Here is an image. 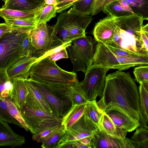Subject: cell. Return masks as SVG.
I'll use <instances>...</instances> for the list:
<instances>
[{"label":"cell","mask_w":148,"mask_h":148,"mask_svg":"<svg viewBox=\"0 0 148 148\" xmlns=\"http://www.w3.org/2000/svg\"><path fill=\"white\" fill-rule=\"evenodd\" d=\"M23 119L31 128V133L37 134L42 130L61 124L62 119L40 109L24 105L19 110Z\"/></svg>","instance_id":"obj_7"},{"label":"cell","mask_w":148,"mask_h":148,"mask_svg":"<svg viewBox=\"0 0 148 148\" xmlns=\"http://www.w3.org/2000/svg\"><path fill=\"white\" fill-rule=\"evenodd\" d=\"M66 94L71 100L73 106L86 103L88 101L82 91L80 82L77 79L71 84Z\"/></svg>","instance_id":"obj_24"},{"label":"cell","mask_w":148,"mask_h":148,"mask_svg":"<svg viewBox=\"0 0 148 148\" xmlns=\"http://www.w3.org/2000/svg\"><path fill=\"white\" fill-rule=\"evenodd\" d=\"M47 57L51 60L55 62L62 59L69 58L66 48H64Z\"/></svg>","instance_id":"obj_42"},{"label":"cell","mask_w":148,"mask_h":148,"mask_svg":"<svg viewBox=\"0 0 148 148\" xmlns=\"http://www.w3.org/2000/svg\"><path fill=\"white\" fill-rule=\"evenodd\" d=\"M44 2L46 5H53L56 6L57 5L56 0H44Z\"/></svg>","instance_id":"obj_49"},{"label":"cell","mask_w":148,"mask_h":148,"mask_svg":"<svg viewBox=\"0 0 148 148\" xmlns=\"http://www.w3.org/2000/svg\"><path fill=\"white\" fill-rule=\"evenodd\" d=\"M37 58L32 56L20 57L6 69L9 79L21 77L26 79L29 78V73L32 64Z\"/></svg>","instance_id":"obj_16"},{"label":"cell","mask_w":148,"mask_h":148,"mask_svg":"<svg viewBox=\"0 0 148 148\" xmlns=\"http://www.w3.org/2000/svg\"><path fill=\"white\" fill-rule=\"evenodd\" d=\"M71 42L64 43L57 47L46 52L42 55L38 57L34 63L40 60L43 58L47 57L53 54L58 52L64 48H66L68 46L71 44Z\"/></svg>","instance_id":"obj_40"},{"label":"cell","mask_w":148,"mask_h":148,"mask_svg":"<svg viewBox=\"0 0 148 148\" xmlns=\"http://www.w3.org/2000/svg\"><path fill=\"white\" fill-rule=\"evenodd\" d=\"M29 77L44 85L52 86L68 84L77 79L75 72L62 69L47 57L32 64Z\"/></svg>","instance_id":"obj_3"},{"label":"cell","mask_w":148,"mask_h":148,"mask_svg":"<svg viewBox=\"0 0 148 148\" xmlns=\"http://www.w3.org/2000/svg\"><path fill=\"white\" fill-rule=\"evenodd\" d=\"M70 20L69 26L71 41L85 36V30L93 19L92 16L82 14L70 9Z\"/></svg>","instance_id":"obj_15"},{"label":"cell","mask_w":148,"mask_h":148,"mask_svg":"<svg viewBox=\"0 0 148 148\" xmlns=\"http://www.w3.org/2000/svg\"><path fill=\"white\" fill-rule=\"evenodd\" d=\"M95 0H79L73 4L72 8L79 13L90 15Z\"/></svg>","instance_id":"obj_33"},{"label":"cell","mask_w":148,"mask_h":148,"mask_svg":"<svg viewBox=\"0 0 148 148\" xmlns=\"http://www.w3.org/2000/svg\"><path fill=\"white\" fill-rule=\"evenodd\" d=\"M145 127L148 129V126H147ZM146 148H148V132L147 133V136L146 143Z\"/></svg>","instance_id":"obj_52"},{"label":"cell","mask_w":148,"mask_h":148,"mask_svg":"<svg viewBox=\"0 0 148 148\" xmlns=\"http://www.w3.org/2000/svg\"><path fill=\"white\" fill-rule=\"evenodd\" d=\"M45 5V3L39 7L30 10L22 11L1 8L0 9V16L3 19H25L36 21V17Z\"/></svg>","instance_id":"obj_19"},{"label":"cell","mask_w":148,"mask_h":148,"mask_svg":"<svg viewBox=\"0 0 148 148\" xmlns=\"http://www.w3.org/2000/svg\"><path fill=\"white\" fill-rule=\"evenodd\" d=\"M66 130L62 124L47 137L41 145L42 148H56Z\"/></svg>","instance_id":"obj_28"},{"label":"cell","mask_w":148,"mask_h":148,"mask_svg":"<svg viewBox=\"0 0 148 148\" xmlns=\"http://www.w3.org/2000/svg\"><path fill=\"white\" fill-rule=\"evenodd\" d=\"M143 21L135 14L116 17V27L113 39L107 46L148 56L141 36Z\"/></svg>","instance_id":"obj_2"},{"label":"cell","mask_w":148,"mask_h":148,"mask_svg":"<svg viewBox=\"0 0 148 148\" xmlns=\"http://www.w3.org/2000/svg\"><path fill=\"white\" fill-rule=\"evenodd\" d=\"M108 47L114 53L118 55L122 56L131 57L137 56H140V55H139L133 52H131L123 50L118 49L109 46Z\"/></svg>","instance_id":"obj_43"},{"label":"cell","mask_w":148,"mask_h":148,"mask_svg":"<svg viewBox=\"0 0 148 148\" xmlns=\"http://www.w3.org/2000/svg\"><path fill=\"white\" fill-rule=\"evenodd\" d=\"M12 81L13 88L10 97L19 110L25 103L28 90L24 78L17 77Z\"/></svg>","instance_id":"obj_18"},{"label":"cell","mask_w":148,"mask_h":148,"mask_svg":"<svg viewBox=\"0 0 148 148\" xmlns=\"http://www.w3.org/2000/svg\"><path fill=\"white\" fill-rule=\"evenodd\" d=\"M79 0H65L58 3L56 6L57 12L64 11L73 5L74 3Z\"/></svg>","instance_id":"obj_41"},{"label":"cell","mask_w":148,"mask_h":148,"mask_svg":"<svg viewBox=\"0 0 148 148\" xmlns=\"http://www.w3.org/2000/svg\"><path fill=\"white\" fill-rule=\"evenodd\" d=\"M27 79L41 94L52 110L53 114L57 118L62 119L72 107V101L66 93L56 94L41 83L29 78Z\"/></svg>","instance_id":"obj_8"},{"label":"cell","mask_w":148,"mask_h":148,"mask_svg":"<svg viewBox=\"0 0 148 148\" xmlns=\"http://www.w3.org/2000/svg\"><path fill=\"white\" fill-rule=\"evenodd\" d=\"M5 22L13 29L17 30L29 34L36 26L35 21L28 20L4 19Z\"/></svg>","instance_id":"obj_26"},{"label":"cell","mask_w":148,"mask_h":148,"mask_svg":"<svg viewBox=\"0 0 148 148\" xmlns=\"http://www.w3.org/2000/svg\"><path fill=\"white\" fill-rule=\"evenodd\" d=\"M92 137L91 136L86 137L78 140L83 144L89 146L90 148H91L90 144L92 140Z\"/></svg>","instance_id":"obj_45"},{"label":"cell","mask_w":148,"mask_h":148,"mask_svg":"<svg viewBox=\"0 0 148 148\" xmlns=\"http://www.w3.org/2000/svg\"><path fill=\"white\" fill-rule=\"evenodd\" d=\"M36 1H44V0H35Z\"/></svg>","instance_id":"obj_55"},{"label":"cell","mask_w":148,"mask_h":148,"mask_svg":"<svg viewBox=\"0 0 148 148\" xmlns=\"http://www.w3.org/2000/svg\"><path fill=\"white\" fill-rule=\"evenodd\" d=\"M4 4L2 8L22 11L34 10L43 5L44 0H2Z\"/></svg>","instance_id":"obj_20"},{"label":"cell","mask_w":148,"mask_h":148,"mask_svg":"<svg viewBox=\"0 0 148 148\" xmlns=\"http://www.w3.org/2000/svg\"><path fill=\"white\" fill-rule=\"evenodd\" d=\"M140 83L143 85L144 88L148 92V82H144Z\"/></svg>","instance_id":"obj_51"},{"label":"cell","mask_w":148,"mask_h":148,"mask_svg":"<svg viewBox=\"0 0 148 148\" xmlns=\"http://www.w3.org/2000/svg\"><path fill=\"white\" fill-rule=\"evenodd\" d=\"M141 36L145 46L148 53V39L143 31L142 30L141 31Z\"/></svg>","instance_id":"obj_46"},{"label":"cell","mask_w":148,"mask_h":148,"mask_svg":"<svg viewBox=\"0 0 148 148\" xmlns=\"http://www.w3.org/2000/svg\"><path fill=\"white\" fill-rule=\"evenodd\" d=\"M60 148H76L74 142L66 143L62 145Z\"/></svg>","instance_id":"obj_47"},{"label":"cell","mask_w":148,"mask_h":148,"mask_svg":"<svg viewBox=\"0 0 148 148\" xmlns=\"http://www.w3.org/2000/svg\"><path fill=\"white\" fill-rule=\"evenodd\" d=\"M106 113L115 126V136L116 137L125 138L128 132H132L140 127L138 121L132 119L119 111L111 110Z\"/></svg>","instance_id":"obj_13"},{"label":"cell","mask_w":148,"mask_h":148,"mask_svg":"<svg viewBox=\"0 0 148 148\" xmlns=\"http://www.w3.org/2000/svg\"><path fill=\"white\" fill-rule=\"evenodd\" d=\"M139 90L140 110L145 119L148 123V92L141 83L140 84Z\"/></svg>","instance_id":"obj_34"},{"label":"cell","mask_w":148,"mask_h":148,"mask_svg":"<svg viewBox=\"0 0 148 148\" xmlns=\"http://www.w3.org/2000/svg\"><path fill=\"white\" fill-rule=\"evenodd\" d=\"M110 69L99 66H92L85 74L80 82L82 91L88 101L96 100L102 96L106 83V73Z\"/></svg>","instance_id":"obj_6"},{"label":"cell","mask_w":148,"mask_h":148,"mask_svg":"<svg viewBox=\"0 0 148 148\" xmlns=\"http://www.w3.org/2000/svg\"><path fill=\"white\" fill-rule=\"evenodd\" d=\"M26 142L24 136L15 133L7 122L0 120V146L12 148L22 146Z\"/></svg>","instance_id":"obj_17"},{"label":"cell","mask_w":148,"mask_h":148,"mask_svg":"<svg viewBox=\"0 0 148 148\" xmlns=\"http://www.w3.org/2000/svg\"><path fill=\"white\" fill-rule=\"evenodd\" d=\"M101 130L109 134L115 136L116 128L112 119L105 112L101 121L100 130Z\"/></svg>","instance_id":"obj_35"},{"label":"cell","mask_w":148,"mask_h":148,"mask_svg":"<svg viewBox=\"0 0 148 148\" xmlns=\"http://www.w3.org/2000/svg\"><path fill=\"white\" fill-rule=\"evenodd\" d=\"M29 34L13 29L0 38V69H7L21 57L23 41Z\"/></svg>","instance_id":"obj_5"},{"label":"cell","mask_w":148,"mask_h":148,"mask_svg":"<svg viewBox=\"0 0 148 148\" xmlns=\"http://www.w3.org/2000/svg\"><path fill=\"white\" fill-rule=\"evenodd\" d=\"M4 99L8 103V110L11 115L21 124L27 132L29 131L31 133V128L25 121L18 109L10 96Z\"/></svg>","instance_id":"obj_32"},{"label":"cell","mask_w":148,"mask_h":148,"mask_svg":"<svg viewBox=\"0 0 148 148\" xmlns=\"http://www.w3.org/2000/svg\"><path fill=\"white\" fill-rule=\"evenodd\" d=\"M99 129L97 126L84 114L69 130H65L56 148H60L66 143L75 142L86 137H92Z\"/></svg>","instance_id":"obj_9"},{"label":"cell","mask_w":148,"mask_h":148,"mask_svg":"<svg viewBox=\"0 0 148 148\" xmlns=\"http://www.w3.org/2000/svg\"><path fill=\"white\" fill-rule=\"evenodd\" d=\"M74 143L76 148H90L89 146L83 144L79 140L75 141Z\"/></svg>","instance_id":"obj_48"},{"label":"cell","mask_w":148,"mask_h":148,"mask_svg":"<svg viewBox=\"0 0 148 148\" xmlns=\"http://www.w3.org/2000/svg\"><path fill=\"white\" fill-rule=\"evenodd\" d=\"M0 120L23 128L21 124L10 114L8 103L4 98L0 96Z\"/></svg>","instance_id":"obj_31"},{"label":"cell","mask_w":148,"mask_h":148,"mask_svg":"<svg viewBox=\"0 0 148 148\" xmlns=\"http://www.w3.org/2000/svg\"><path fill=\"white\" fill-rule=\"evenodd\" d=\"M143 32L145 33V34L147 38L148 39V33H147V32H144V31H143Z\"/></svg>","instance_id":"obj_54"},{"label":"cell","mask_w":148,"mask_h":148,"mask_svg":"<svg viewBox=\"0 0 148 148\" xmlns=\"http://www.w3.org/2000/svg\"><path fill=\"white\" fill-rule=\"evenodd\" d=\"M61 125V124L51 127L37 134H33L32 139L38 143H42L46 140L51 133L58 128Z\"/></svg>","instance_id":"obj_37"},{"label":"cell","mask_w":148,"mask_h":148,"mask_svg":"<svg viewBox=\"0 0 148 148\" xmlns=\"http://www.w3.org/2000/svg\"><path fill=\"white\" fill-rule=\"evenodd\" d=\"M70 20V10L60 13L56 23L53 27L46 51L64 43L71 42L69 28Z\"/></svg>","instance_id":"obj_10"},{"label":"cell","mask_w":148,"mask_h":148,"mask_svg":"<svg viewBox=\"0 0 148 148\" xmlns=\"http://www.w3.org/2000/svg\"><path fill=\"white\" fill-rule=\"evenodd\" d=\"M25 81L28 90V94L41 106L43 110L53 114L51 108L38 90L28 79H25Z\"/></svg>","instance_id":"obj_27"},{"label":"cell","mask_w":148,"mask_h":148,"mask_svg":"<svg viewBox=\"0 0 148 148\" xmlns=\"http://www.w3.org/2000/svg\"><path fill=\"white\" fill-rule=\"evenodd\" d=\"M64 0H56V2H57V4L60 2H61L62 1H63Z\"/></svg>","instance_id":"obj_53"},{"label":"cell","mask_w":148,"mask_h":148,"mask_svg":"<svg viewBox=\"0 0 148 148\" xmlns=\"http://www.w3.org/2000/svg\"><path fill=\"white\" fill-rule=\"evenodd\" d=\"M52 28L47 23H42L36 26L29 34L32 46V57L38 58L46 52Z\"/></svg>","instance_id":"obj_11"},{"label":"cell","mask_w":148,"mask_h":148,"mask_svg":"<svg viewBox=\"0 0 148 148\" xmlns=\"http://www.w3.org/2000/svg\"><path fill=\"white\" fill-rule=\"evenodd\" d=\"M105 112L98 107L96 100L88 101L84 115L93 121L101 130V122Z\"/></svg>","instance_id":"obj_25"},{"label":"cell","mask_w":148,"mask_h":148,"mask_svg":"<svg viewBox=\"0 0 148 148\" xmlns=\"http://www.w3.org/2000/svg\"><path fill=\"white\" fill-rule=\"evenodd\" d=\"M32 46L29 34L23 41L21 52V57L32 56Z\"/></svg>","instance_id":"obj_39"},{"label":"cell","mask_w":148,"mask_h":148,"mask_svg":"<svg viewBox=\"0 0 148 148\" xmlns=\"http://www.w3.org/2000/svg\"><path fill=\"white\" fill-rule=\"evenodd\" d=\"M102 11L110 15L119 17L133 14V11L129 5H122L118 1H114L107 5Z\"/></svg>","instance_id":"obj_22"},{"label":"cell","mask_w":148,"mask_h":148,"mask_svg":"<svg viewBox=\"0 0 148 148\" xmlns=\"http://www.w3.org/2000/svg\"><path fill=\"white\" fill-rule=\"evenodd\" d=\"M94 43L91 37L86 36L73 40L67 47L73 72L81 71L85 74L91 68L95 53Z\"/></svg>","instance_id":"obj_4"},{"label":"cell","mask_w":148,"mask_h":148,"mask_svg":"<svg viewBox=\"0 0 148 148\" xmlns=\"http://www.w3.org/2000/svg\"><path fill=\"white\" fill-rule=\"evenodd\" d=\"M118 0H95L92 7L90 15L94 16L97 14L109 3Z\"/></svg>","instance_id":"obj_38"},{"label":"cell","mask_w":148,"mask_h":148,"mask_svg":"<svg viewBox=\"0 0 148 148\" xmlns=\"http://www.w3.org/2000/svg\"><path fill=\"white\" fill-rule=\"evenodd\" d=\"M12 88V81L9 79L6 69H0V96L3 98L10 96Z\"/></svg>","instance_id":"obj_30"},{"label":"cell","mask_w":148,"mask_h":148,"mask_svg":"<svg viewBox=\"0 0 148 148\" xmlns=\"http://www.w3.org/2000/svg\"><path fill=\"white\" fill-rule=\"evenodd\" d=\"M90 146L91 148H133L131 139L117 138L99 129L92 137Z\"/></svg>","instance_id":"obj_12"},{"label":"cell","mask_w":148,"mask_h":148,"mask_svg":"<svg viewBox=\"0 0 148 148\" xmlns=\"http://www.w3.org/2000/svg\"><path fill=\"white\" fill-rule=\"evenodd\" d=\"M13 29L5 22L0 24V38L7 34L11 32Z\"/></svg>","instance_id":"obj_44"},{"label":"cell","mask_w":148,"mask_h":148,"mask_svg":"<svg viewBox=\"0 0 148 148\" xmlns=\"http://www.w3.org/2000/svg\"><path fill=\"white\" fill-rule=\"evenodd\" d=\"M123 5H129L134 14L148 21V0H119Z\"/></svg>","instance_id":"obj_23"},{"label":"cell","mask_w":148,"mask_h":148,"mask_svg":"<svg viewBox=\"0 0 148 148\" xmlns=\"http://www.w3.org/2000/svg\"><path fill=\"white\" fill-rule=\"evenodd\" d=\"M88 103L73 106L68 113L62 118L61 124L63 125L66 130H69L84 114Z\"/></svg>","instance_id":"obj_21"},{"label":"cell","mask_w":148,"mask_h":148,"mask_svg":"<svg viewBox=\"0 0 148 148\" xmlns=\"http://www.w3.org/2000/svg\"><path fill=\"white\" fill-rule=\"evenodd\" d=\"M142 30L143 31L148 33V23L143 26Z\"/></svg>","instance_id":"obj_50"},{"label":"cell","mask_w":148,"mask_h":148,"mask_svg":"<svg viewBox=\"0 0 148 148\" xmlns=\"http://www.w3.org/2000/svg\"><path fill=\"white\" fill-rule=\"evenodd\" d=\"M115 19L116 17L109 15L96 24L93 31L96 40L106 45L111 42L116 27Z\"/></svg>","instance_id":"obj_14"},{"label":"cell","mask_w":148,"mask_h":148,"mask_svg":"<svg viewBox=\"0 0 148 148\" xmlns=\"http://www.w3.org/2000/svg\"><path fill=\"white\" fill-rule=\"evenodd\" d=\"M133 73L136 80L139 84L148 82V65L138 66L135 67Z\"/></svg>","instance_id":"obj_36"},{"label":"cell","mask_w":148,"mask_h":148,"mask_svg":"<svg viewBox=\"0 0 148 148\" xmlns=\"http://www.w3.org/2000/svg\"><path fill=\"white\" fill-rule=\"evenodd\" d=\"M56 7L53 5L45 4L35 18L36 26L42 23H47L56 17L57 13Z\"/></svg>","instance_id":"obj_29"},{"label":"cell","mask_w":148,"mask_h":148,"mask_svg":"<svg viewBox=\"0 0 148 148\" xmlns=\"http://www.w3.org/2000/svg\"><path fill=\"white\" fill-rule=\"evenodd\" d=\"M138 89L130 73L118 70L107 75L103 93L97 104L104 112L117 110L138 121L139 127H145L147 123L140 110Z\"/></svg>","instance_id":"obj_1"}]
</instances>
